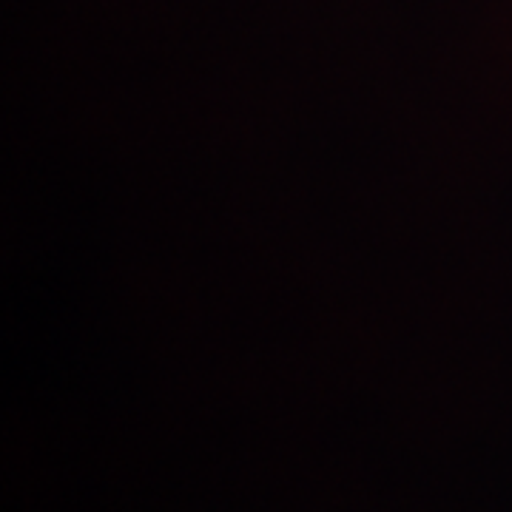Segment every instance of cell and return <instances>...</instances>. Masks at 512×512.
Returning <instances> with one entry per match:
<instances>
[]
</instances>
